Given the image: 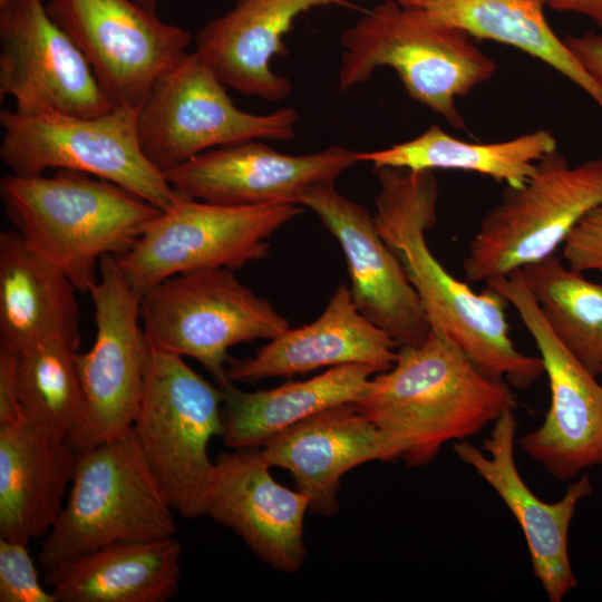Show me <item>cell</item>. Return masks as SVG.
I'll use <instances>...</instances> for the list:
<instances>
[{"label": "cell", "mask_w": 602, "mask_h": 602, "mask_svg": "<svg viewBox=\"0 0 602 602\" xmlns=\"http://www.w3.org/2000/svg\"><path fill=\"white\" fill-rule=\"evenodd\" d=\"M375 171L379 182L375 224L417 292L430 330L457 346L484 375L514 388L532 386L544 375V365L540 356L515 347L505 314L507 301L488 287L476 292L457 280L427 244L439 197L434 172Z\"/></svg>", "instance_id": "1"}, {"label": "cell", "mask_w": 602, "mask_h": 602, "mask_svg": "<svg viewBox=\"0 0 602 602\" xmlns=\"http://www.w3.org/2000/svg\"><path fill=\"white\" fill-rule=\"evenodd\" d=\"M410 467L430 464L441 447L465 440L514 410L504 380L484 375L448 339L430 330L418 346L400 347L356 402Z\"/></svg>", "instance_id": "2"}, {"label": "cell", "mask_w": 602, "mask_h": 602, "mask_svg": "<svg viewBox=\"0 0 602 602\" xmlns=\"http://www.w3.org/2000/svg\"><path fill=\"white\" fill-rule=\"evenodd\" d=\"M0 197L22 240L82 293L98 280L100 259L126 253L162 212L113 182L71 169L3 175Z\"/></svg>", "instance_id": "3"}, {"label": "cell", "mask_w": 602, "mask_h": 602, "mask_svg": "<svg viewBox=\"0 0 602 602\" xmlns=\"http://www.w3.org/2000/svg\"><path fill=\"white\" fill-rule=\"evenodd\" d=\"M470 38L420 9L385 0L342 32L339 88L365 84L378 68L389 67L415 101L465 129L456 99L488 81L497 69Z\"/></svg>", "instance_id": "4"}, {"label": "cell", "mask_w": 602, "mask_h": 602, "mask_svg": "<svg viewBox=\"0 0 602 602\" xmlns=\"http://www.w3.org/2000/svg\"><path fill=\"white\" fill-rule=\"evenodd\" d=\"M77 453L64 508L39 551L45 572L116 542L175 536V511L133 427Z\"/></svg>", "instance_id": "5"}, {"label": "cell", "mask_w": 602, "mask_h": 602, "mask_svg": "<svg viewBox=\"0 0 602 602\" xmlns=\"http://www.w3.org/2000/svg\"><path fill=\"white\" fill-rule=\"evenodd\" d=\"M151 344V343H149ZM223 394L183 357L151 344L135 436L174 511L206 514L215 472L207 446L223 436Z\"/></svg>", "instance_id": "6"}, {"label": "cell", "mask_w": 602, "mask_h": 602, "mask_svg": "<svg viewBox=\"0 0 602 602\" xmlns=\"http://www.w3.org/2000/svg\"><path fill=\"white\" fill-rule=\"evenodd\" d=\"M600 205L602 156L571 165L557 149L547 153L523 186H506L480 219L463 260L467 281L486 283L554 254Z\"/></svg>", "instance_id": "7"}, {"label": "cell", "mask_w": 602, "mask_h": 602, "mask_svg": "<svg viewBox=\"0 0 602 602\" xmlns=\"http://www.w3.org/2000/svg\"><path fill=\"white\" fill-rule=\"evenodd\" d=\"M138 110L111 108L95 117L23 116L2 109L0 158L11 173L42 175L71 169L113 182L168 208L176 192L145 156L137 130Z\"/></svg>", "instance_id": "8"}, {"label": "cell", "mask_w": 602, "mask_h": 602, "mask_svg": "<svg viewBox=\"0 0 602 602\" xmlns=\"http://www.w3.org/2000/svg\"><path fill=\"white\" fill-rule=\"evenodd\" d=\"M176 192V191H175ZM302 212L297 204L221 205L176 192L118 265L138 292L187 272L236 270L269 255V237Z\"/></svg>", "instance_id": "9"}, {"label": "cell", "mask_w": 602, "mask_h": 602, "mask_svg": "<svg viewBox=\"0 0 602 602\" xmlns=\"http://www.w3.org/2000/svg\"><path fill=\"white\" fill-rule=\"evenodd\" d=\"M140 315L153 347L197 360L222 385L229 381V349L272 340L290 328L265 298L229 269L171 276L142 297Z\"/></svg>", "instance_id": "10"}, {"label": "cell", "mask_w": 602, "mask_h": 602, "mask_svg": "<svg viewBox=\"0 0 602 602\" xmlns=\"http://www.w3.org/2000/svg\"><path fill=\"white\" fill-rule=\"evenodd\" d=\"M225 85L193 51L163 76L138 110L142 149L162 173L212 148L252 139L291 140L299 113L237 108Z\"/></svg>", "instance_id": "11"}, {"label": "cell", "mask_w": 602, "mask_h": 602, "mask_svg": "<svg viewBox=\"0 0 602 602\" xmlns=\"http://www.w3.org/2000/svg\"><path fill=\"white\" fill-rule=\"evenodd\" d=\"M98 280L88 294L96 337L75 362L86 400L85 421L69 441L82 452L127 433L140 405L151 344L140 326L143 294L124 276L117 256L100 259Z\"/></svg>", "instance_id": "12"}, {"label": "cell", "mask_w": 602, "mask_h": 602, "mask_svg": "<svg viewBox=\"0 0 602 602\" xmlns=\"http://www.w3.org/2000/svg\"><path fill=\"white\" fill-rule=\"evenodd\" d=\"M46 7L85 56L113 108L139 109L188 54L187 29L134 0H47Z\"/></svg>", "instance_id": "13"}, {"label": "cell", "mask_w": 602, "mask_h": 602, "mask_svg": "<svg viewBox=\"0 0 602 602\" xmlns=\"http://www.w3.org/2000/svg\"><path fill=\"white\" fill-rule=\"evenodd\" d=\"M485 284L514 307L548 379L551 401L545 418L522 435L517 445L561 482L602 466V382L554 336L518 270Z\"/></svg>", "instance_id": "14"}, {"label": "cell", "mask_w": 602, "mask_h": 602, "mask_svg": "<svg viewBox=\"0 0 602 602\" xmlns=\"http://www.w3.org/2000/svg\"><path fill=\"white\" fill-rule=\"evenodd\" d=\"M47 0L0 6V97L23 116L95 117L113 107L72 39L49 16Z\"/></svg>", "instance_id": "15"}, {"label": "cell", "mask_w": 602, "mask_h": 602, "mask_svg": "<svg viewBox=\"0 0 602 602\" xmlns=\"http://www.w3.org/2000/svg\"><path fill=\"white\" fill-rule=\"evenodd\" d=\"M358 152L333 145L304 155L280 153L259 139L203 152L163 173L172 188L221 205L298 204L312 186L334 183Z\"/></svg>", "instance_id": "16"}, {"label": "cell", "mask_w": 602, "mask_h": 602, "mask_svg": "<svg viewBox=\"0 0 602 602\" xmlns=\"http://www.w3.org/2000/svg\"><path fill=\"white\" fill-rule=\"evenodd\" d=\"M333 184L312 186L298 204L312 210L339 242L358 311L399 348L420 344L430 327L399 259L380 236L373 215L339 193Z\"/></svg>", "instance_id": "17"}, {"label": "cell", "mask_w": 602, "mask_h": 602, "mask_svg": "<svg viewBox=\"0 0 602 602\" xmlns=\"http://www.w3.org/2000/svg\"><path fill=\"white\" fill-rule=\"evenodd\" d=\"M517 421L504 412L484 439V454L469 441L454 444L456 456L488 484L516 518L530 552L534 577L551 602H561L577 585L569 554V533L579 503L593 492L590 475L572 482L556 502L538 498L522 478L516 462Z\"/></svg>", "instance_id": "18"}, {"label": "cell", "mask_w": 602, "mask_h": 602, "mask_svg": "<svg viewBox=\"0 0 602 602\" xmlns=\"http://www.w3.org/2000/svg\"><path fill=\"white\" fill-rule=\"evenodd\" d=\"M214 463L205 515L232 528L271 567L298 571L305 556L309 497L272 477L260 446L223 453Z\"/></svg>", "instance_id": "19"}, {"label": "cell", "mask_w": 602, "mask_h": 602, "mask_svg": "<svg viewBox=\"0 0 602 602\" xmlns=\"http://www.w3.org/2000/svg\"><path fill=\"white\" fill-rule=\"evenodd\" d=\"M261 448L271 467L290 472L297 489L310 499L309 511L326 517L339 511L340 479L348 470L372 460L400 459L397 447L356 404L314 414Z\"/></svg>", "instance_id": "20"}, {"label": "cell", "mask_w": 602, "mask_h": 602, "mask_svg": "<svg viewBox=\"0 0 602 602\" xmlns=\"http://www.w3.org/2000/svg\"><path fill=\"white\" fill-rule=\"evenodd\" d=\"M356 8L348 0H235L195 37V52L232 89L266 101L288 98L292 84L271 69L287 56L285 36L301 14L320 7Z\"/></svg>", "instance_id": "21"}, {"label": "cell", "mask_w": 602, "mask_h": 602, "mask_svg": "<svg viewBox=\"0 0 602 602\" xmlns=\"http://www.w3.org/2000/svg\"><path fill=\"white\" fill-rule=\"evenodd\" d=\"M397 348L387 332L358 311L350 289L341 283L313 322L289 328L253 357L232 361L226 376L230 381L255 382L350 363L381 372L394 365Z\"/></svg>", "instance_id": "22"}, {"label": "cell", "mask_w": 602, "mask_h": 602, "mask_svg": "<svg viewBox=\"0 0 602 602\" xmlns=\"http://www.w3.org/2000/svg\"><path fill=\"white\" fill-rule=\"evenodd\" d=\"M78 453L26 419L0 425V536L28 544L57 522Z\"/></svg>", "instance_id": "23"}, {"label": "cell", "mask_w": 602, "mask_h": 602, "mask_svg": "<svg viewBox=\"0 0 602 602\" xmlns=\"http://www.w3.org/2000/svg\"><path fill=\"white\" fill-rule=\"evenodd\" d=\"M77 288L12 229L0 233V344L17 351L58 338L81 342Z\"/></svg>", "instance_id": "24"}, {"label": "cell", "mask_w": 602, "mask_h": 602, "mask_svg": "<svg viewBox=\"0 0 602 602\" xmlns=\"http://www.w3.org/2000/svg\"><path fill=\"white\" fill-rule=\"evenodd\" d=\"M183 547L173 537L120 541L45 572L58 602H167L179 590Z\"/></svg>", "instance_id": "25"}, {"label": "cell", "mask_w": 602, "mask_h": 602, "mask_svg": "<svg viewBox=\"0 0 602 602\" xmlns=\"http://www.w3.org/2000/svg\"><path fill=\"white\" fill-rule=\"evenodd\" d=\"M379 371L350 363L328 369L303 381L245 391L232 381L219 387L223 394V440L233 449L262 446L274 435L328 408L356 404Z\"/></svg>", "instance_id": "26"}, {"label": "cell", "mask_w": 602, "mask_h": 602, "mask_svg": "<svg viewBox=\"0 0 602 602\" xmlns=\"http://www.w3.org/2000/svg\"><path fill=\"white\" fill-rule=\"evenodd\" d=\"M472 38L514 47L581 88L602 110V86L584 70L545 16L544 0H396Z\"/></svg>", "instance_id": "27"}, {"label": "cell", "mask_w": 602, "mask_h": 602, "mask_svg": "<svg viewBox=\"0 0 602 602\" xmlns=\"http://www.w3.org/2000/svg\"><path fill=\"white\" fill-rule=\"evenodd\" d=\"M555 149L556 138L547 129L533 130L502 142L469 143L433 124L409 140L383 149L358 153L357 157L359 162L372 164L373 169L465 171L518 188L531 177L536 163Z\"/></svg>", "instance_id": "28"}, {"label": "cell", "mask_w": 602, "mask_h": 602, "mask_svg": "<svg viewBox=\"0 0 602 602\" xmlns=\"http://www.w3.org/2000/svg\"><path fill=\"white\" fill-rule=\"evenodd\" d=\"M545 322L594 376L602 375V282L551 254L518 269Z\"/></svg>", "instance_id": "29"}, {"label": "cell", "mask_w": 602, "mask_h": 602, "mask_svg": "<svg viewBox=\"0 0 602 602\" xmlns=\"http://www.w3.org/2000/svg\"><path fill=\"white\" fill-rule=\"evenodd\" d=\"M76 352L68 342L58 338L43 339L18 351L23 418L68 443L80 430L86 416Z\"/></svg>", "instance_id": "30"}, {"label": "cell", "mask_w": 602, "mask_h": 602, "mask_svg": "<svg viewBox=\"0 0 602 602\" xmlns=\"http://www.w3.org/2000/svg\"><path fill=\"white\" fill-rule=\"evenodd\" d=\"M0 602H58L40 584L27 544L0 536Z\"/></svg>", "instance_id": "31"}, {"label": "cell", "mask_w": 602, "mask_h": 602, "mask_svg": "<svg viewBox=\"0 0 602 602\" xmlns=\"http://www.w3.org/2000/svg\"><path fill=\"white\" fill-rule=\"evenodd\" d=\"M565 263L581 273H602V205L589 212L562 245Z\"/></svg>", "instance_id": "32"}, {"label": "cell", "mask_w": 602, "mask_h": 602, "mask_svg": "<svg viewBox=\"0 0 602 602\" xmlns=\"http://www.w3.org/2000/svg\"><path fill=\"white\" fill-rule=\"evenodd\" d=\"M18 376V351L0 344V425L23 420Z\"/></svg>", "instance_id": "33"}, {"label": "cell", "mask_w": 602, "mask_h": 602, "mask_svg": "<svg viewBox=\"0 0 602 602\" xmlns=\"http://www.w3.org/2000/svg\"><path fill=\"white\" fill-rule=\"evenodd\" d=\"M563 41L584 70L602 86V32L569 35Z\"/></svg>", "instance_id": "34"}, {"label": "cell", "mask_w": 602, "mask_h": 602, "mask_svg": "<svg viewBox=\"0 0 602 602\" xmlns=\"http://www.w3.org/2000/svg\"><path fill=\"white\" fill-rule=\"evenodd\" d=\"M547 8L590 18L602 29V0H544Z\"/></svg>", "instance_id": "35"}, {"label": "cell", "mask_w": 602, "mask_h": 602, "mask_svg": "<svg viewBox=\"0 0 602 602\" xmlns=\"http://www.w3.org/2000/svg\"><path fill=\"white\" fill-rule=\"evenodd\" d=\"M135 2L142 4V6H145V7H148V8H156V4L161 1V0H134Z\"/></svg>", "instance_id": "36"}, {"label": "cell", "mask_w": 602, "mask_h": 602, "mask_svg": "<svg viewBox=\"0 0 602 602\" xmlns=\"http://www.w3.org/2000/svg\"><path fill=\"white\" fill-rule=\"evenodd\" d=\"M8 0H0V6L3 4Z\"/></svg>", "instance_id": "37"}, {"label": "cell", "mask_w": 602, "mask_h": 602, "mask_svg": "<svg viewBox=\"0 0 602 602\" xmlns=\"http://www.w3.org/2000/svg\"><path fill=\"white\" fill-rule=\"evenodd\" d=\"M602 376V375H601Z\"/></svg>", "instance_id": "38"}]
</instances>
